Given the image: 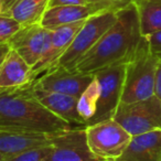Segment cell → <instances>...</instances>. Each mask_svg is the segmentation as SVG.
I'll use <instances>...</instances> for the list:
<instances>
[{
  "mask_svg": "<svg viewBox=\"0 0 161 161\" xmlns=\"http://www.w3.org/2000/svg\"><path fill=\"white\" fill-rule=\"evenodd\" d=\"M142 39L135 3L118 11L117 20L76 65L75 71L94 75L99 69L127 63Z\"/></svg>",
  "mask_w": 161,
  "mask_h": 161,
  "instance_id": "obj_1",
  "label": "cell"
},
{
  "mask_svg": "<svg viewBox=\"0 0 161 161\" xmlns=\"http://www.w3.org/2000/svg\"><path fill=\"white\" fill-rule=\"evenodd\" d=\"M0 127L50 136L75 128L45 108L32 94L30 85L0 92Z\"/></svg>",
  "mask_w": 161,
  "mask_h": 161,
  "instance_id": "obj_2",
  "label": "cell"
},
{
  "mask_svg": "<svg viewBox=\"0 0 161 161\" xmlns=\"http://www.w3.org/2000/svg\"><path fill=\"white\" fill-rule=\"evenodd\" d=\"M158 63L142 36L134 55L126 63L120 104L135 103L153 96Z\"/></svg>",
  "mask_w": 161,
  "mask_h": 161,
  "instance_id": "obj_3",
  "label": "cell"
},
{
  "mask_svg": "<svg viewBox=\"0 0 161 161\" xmlns=\"http://www.w3.org/2000/svg\"><path fill=\"white\" fill-rule=\"evenodd\" d=\"M118 11L107 10L90 17L77 32L66 52L58 60L56 66H62L69 71H75L78 62L116 22Z\"/></svg>",
  "mask_w": 161,
  "mask_h": 161,
  "instance_id": "obj_4",
  "label": "cell"
},
{
  "mask_svg": "<svg viewBox=\"0 0 161 161\" xmlns=\"http://www.w3.org/2000/svg\"><path fill=\"white\" fill-rule=\"evenodd\" d=\"M86 141L98 161H116L132 136L114 118L85 127Z\"/></svg>",
  "mask_w": 161,
  "mask_h": 161,
  "instance_id": "obj_5",
  "label": "cell"
},
{
  "mask_svg": "<svg viewBox=\"0 0 161 161\" xmlns=\"http://www.w3.org/2000/svg\"><path fill=\"white\" fill-rule=\"evenodd\" d=\"M114 119L131 136L161 129V99L153 95L143 101L119 104Z\"/></svg>",
  "mask_w": 161,
  "mask_h": 161,
  "instance_id": "obj_6",
  "label": "cell"
},
{
  "mask_svg": "<svg viewBox=\"0 0 161 161\" xmlns=\"http://www.w3.org/2000/svg\"><path fill=\"white\" fill-rule=\"evenodd\" d=\"M126 63H119L99 69L94 74L99 83V97L95 115L86 126L114 118L123 94Z\"/></svg>",
  "mask_w": 161,
  "mask_h": 161,
  "instance_id": "obj_7",
  "label": "cell"
},
{
  "mask_svg": "<svg viewBox=\"0 0 161 161\" xmlns=\"http://www.w3.org/2000/svg\"><path fill=\"white\" fill-rule=\"evenodd\" d=\"M50 143L51 150L41 161H98L87 145L85 127L58 132Z\"/></svg>",
  "mask_w": 161,
  "mask_h": 161,
  "instance_id": "obj_8",
  "label": "cell"
},
{
  "mask_svg": "<svg viewBox=\"0 0 161 161\" xmlns=\"http://www.w3.org/2000/svg\"><path fill=\"white\" fill-rule=\"evenodd\" d=\"M93 78V74L69 71L62 66H55L34 80L32 85L47 92L61 93L78 98Z\"/></svg>",
  "mask_w": 161,
  "mask_h": 161,
  "instance_id": "obj_9",
  "label": "cell"
},
{
  "mask_svg": "<svg viewBox=\"0 0 161 161\" xmlns=\"http://www.w3.org/2000/svg\"><path fill=\"white\" fill-rule=\"evenodd\" d=\"M51 36L52 30L36 23L22 27L10 38L8 43L32 67L47 50Z\"/></svg>",
  "mask_w": 161,
  "mask_h": 161,
  "instance_id": "obj_10",
  "label": "cell"
},
{
  "mask_svg": "<svg viewBox=\"0 0 161 161\" xmlns=\"http://www.w3.org/2000/svg\"><path fill=\"white\" fill-rule=\"evenodd\" d=\"M86 20L61 25V27L52 30V36L49 47L44 52L42 58L38 61V63L33 65L31 69L32 80H36L41 75H43L47 71H50L51 69L58 65V60L62 58V55L69 47L75 36L77 34V32L80 31V29L85 23Z\"/></svg>",
  "mask_w": 161,
  "mask_h": 161,
  "instance_id": "obj_11",
  "label": "cell"
},
{
  "mask_svg": "<svg viewBox=\"0 0 161 161\" xmlns=\"http://www.w3.org/2000/svg\"><path fill=\"white\" fill-rule=\"evenodd\" d=\"M32 94L45 108L53 113L55 116L71 124L73 127H86L85 121L77 112V99L74 96L61 94V93L47 92L30 85Z\"/></svg>",
  "mask_w": 161,
  "mask_h": 161,
  "instance_id": "obj_12",
  "label": "cell"
},
{
  "mask_svg": "<svg viewBox=\"0 0 161 161\" xmlns=\"http://www.w3.org/2000/svg\"><path fill=\"white\" fill-rule=\"evenodd\" d=\"M32 67L11 49L0 67V92L28 87L33 83Z\"/></svg>",
  "mask_w": 161,
  "mask_h": 161,
  "instance_id": "obj_13",
  "label": "cell"
},
{
  "mask_svg": "<svg viewBox=\"0 0 161 161\" xmlns=\"http://www.w3.org/2000/svg\"><path fill=\"white\" fill-rule=\"evenodd\" d=\"M116 161H161V129L132 136Z\"/></svg>",
  "mask_w": 161,
  "mask_h": 161,
  "instance_id": "obj_14",
  "label": "cell"
},
{
  "mask_svg": "<svg viewBox=\"0 0 161 161\" xmlns=\"http://www.w3.org/2000/svg\"><path fill=\"white\" fill-rule=\"evenodd\" d=\"M102 11H107V10L97 5L58 6V7L47 8L41 19L40 25L49 30H53L61 25L86 20L90 17Z\"/></svg>",
  "mask_w": 161,
  "mask_h": 161,
  "instance_id": "obj_15",
  "label": "cell"
},
{
  "mask_svg": "<svg viewBox=\"0 0 161 161\" xmlns=\"http://www.w3.org/2000/svg\"><path fill=\"white\" fill-rule=\"evenodd\" d=\"M52 136L0 127V154L7 157L31 148L49 145Z\"/></svg>",
  "mask_w": 161,
  "mask_h": 161,
  "instance_id": "obj_16",
  "label": "cell"
},
{
  "mask_svg": "<svg viewBox=\"0 0 161 161\" xmlns=\"http://www.w3.org/2000/svg\"><path fill=\"white\" fill-rule=\"evenodd\" d=\"M50 0H18L5 14L17 20L22 27L40 23L49 8Z\"/></svg>",
  "mask_w": 161,
  "mask_h": 161,
  "instance_id": "obj_17",
  "label": "cell"
},
{
  "mask_svg": "<svg viewBox=\"0 0 161 161\" xmlns=\"http://www.w3.org/2000/svg\"><path fill=\"white\" fill-rule=\"evenodd\" d=\"M142 36L161 30V0H135Z\"/></svg>",
  "mask_w": 161,
  "mask_h": 161,
  "instance_id": "obj_18",
  "label": "cell"
},
{
  "mask_svg": "<svg viewBox=\"0 0 161 161\" xmlns=\"http://www.w3.org/2000/svg\"><path fill=\"white\" fill-rule=\"evenodd\" d=\"M99 91H101L99 83L94 75V78L91 82V84L77 99V112L80 116L83 118V120L85 121V125H87V123L95 115L97 101L99 97Z\"/></svg>",
  "mask_w": 161,
  "mask_h": 161,
  "instance_id": "obj_19",
  "label": "cell"
},
{
  "mask_svg": "<svg viewBox=\"0 0 161 161\" xmlns=\"http://www.w3.org/2000/svg\"><path fill=\"white\" fill-rule=\"evenodd\" d=\"M51 150V143L3 157L0 161H41Z\"/></svg>",
  "mask_w": 161,
  "mask_h": 161,
  "instance_id": "obj_20",
  "label": "cell"
},
{
  "mask_svg": "<svg viewBox=\"0 0 161 161\" xmlns=\"http://www.w3.org/2000/svg\"><path fill=\"white\" fill-rule=\"evenodd\" d=\"M22 25L11 18L10 16L5 14H0V43L8 42L14 33L19 31Z\"/></svg>",
  "mask_w": 161,
  "mask_h": 161,
  "instance_id": "obj_21",
  "label": "cell"
},
{
  "mask_svg": "<svg viewBox=\"0 0 161 161\" xmlns=\"http://www.w3.org/2000/svg\"><path fill=\"white\" fill-rule=\"evenodd\" d=\"M145 39L152 55L156 56L158 62H161V30L145 36Z\"/></svg>",
  "mask_w": 161,
  "mask_h": 161,
  "instance_id": "obj_22",
  "label": "cell"
},
{
  "mask_svg": "<svg viewBox=\"0 0 161 161\" xmlns=\"http://www.w3.org/2000/svg\"><path fill=\"white\" fill-rule=\"evenodd\" d=\"M88 1L93 5L101 6L106 10L118 11V10L131 5L135 0H88Z\"/></svg>",
  "mask_w": 161,
  "mask_h": 161,
  "instance_id": "obj_23",
  "label": "cell"
},
{
  "mask_svg": "<svg viewBox=\"0 0 161 161\" xmlns=\"http://www.w3.org/2000/svg\"><path fill=\"white\" fill-rule=\"evenodd\" d=\"M93 5L88 0H50L49 8L58 7V6H85Z\"/></svg>",
  "mask_w": 161,
  "mask_h": 161,
  "instance_id": "obj_24",
  "label": "cell"
},
{
  "mask_svg": "<svg viewBox=\"0 0 161 161\" xmlns=\"http://www.w3.org/2000/svg\"><path fill=\"white\" fill-rule=\"evenodd\" d=\"M154 95L161 99V62L158 63L156 75V85H154Z\"/></svg>",
  "mask_w": 161,
  "mask_h": 161,
  "instance_id": "obj_25",
  "label": "cell"
},
{
  "mask_svg": "<svg viewBox=\"0 0 161 161\" xmlns=\"http://www.w3.org/2000/svg\"><path fill=\"white\" fill-rule=\"evenodd\" d=\"M11 51V47L8 42H3L0 43V67L3 64L5 60L7 58L9 52Z\"/></svg>",
  "mask_w": 161,
  "mask_h": 161,
  "instance_id": "obj_26",
  "label": "cell"
},
{
  "mask_svg": "<svg viewBox=\"0 0 161 161\" xmlns=\"http://www.w3.org/2000/svg\"><path fill=\"white\" fill-rule=\"evenodd\" d=\"M18 0H3V14H6L14 3H17Z\"/></svg>",
  "mask_w": 161,
  "mask_h": 161,
  "instance_id": "obj_27",
  "label": "cell"
},
{
  "mask_svg": "<svg viewBox=\"0 0 161 161\" xmlns=\"http://www.w3.org/2000/svg\"><path fill=\"white\" fill-rule=\"evenodd\" d=\"M3 12V0H0V14Z\"/></svg>",
  "mask_w": 161,
  "mask_h": 161,
  "instance_id": "obj_28",
  "label": "cell"
},
{
  "mask_svg": "<svg viewBox=\"0 0 161 161\" xmlns=\"http://www.w3.org/2000/svg\"><path fill=\"white\" fill-rule=\"evenodd\" d=\"M3 158V154H0V160H1Z\"/></svg>",
  "mask_w": 161,
  "mask_h": 161,
  "instance_id": "obj_29",
  "label": "cell"
}]
</instances>
